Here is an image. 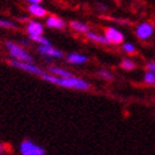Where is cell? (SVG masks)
<instances>
[{"mask_svg": "<svg viewBox=\"0 0 155 155\" xmlns=\"http://www.w3.org/2000/svg\"><path fill=\"white\" fill-rule=\"evenodd\" d=\"M154 34H155V25L150 20L139 23L135 28V35L139 41H143V42L149 41L153 38Z\"/></svg>", "mask_w": 155, "mask_h": 155, "instance_id": "cell-3", "label": "cell"}, {"mask_svg": "<svg viewBox=\"0 0 155 155\" xmlns=\"http://www.w3.org/2000/svg\"><path fill=\"white\" fill-rule=\"evenodd\" d=\"M97 9L100 10V12H107L108 10V8H107V5H105V4H102V3H97Z\"/></svg>", "mask_w": 155, "mask_h": 155, "instance_id": "cell-22", "label": "cell"}, {"mask_svg": "<svg viewBox=\"0 0 155 155\" xmlns=\"http://www.w3.org/2000/svg\"><path fill=\"white\" fill-rule=\"evenodd\" d=\"M143 82L146 86H155V73L146 69L144 76H143Z\"/></svg>", "mask_w": 155, "mask_h": 155, "instance_id": "cell-16", "label": "cell"}, {"mask_svg": "<svg viewBox=\"0 0 155 155\" xmlns=\"http://www.w3.org/2000/svg\"><path fill=\"white\" fill-rule=\"evenodd\" d=\"M154 117H155V115H154Z\"/></svg>", "mask_w": 155, "mask_h": 155, "instance_id": "cell-25", "label": "cell"}, {"mask_svg": "<svg viewBox=\"0 0 155 155\" xmlns=\"http://www.w3.org/2000/svg\"><path fill=\"white\" fill-rule=\"evenodd\" d=\"M29 4H42L43 0H27Z\"/></svg>", "mask_w": 155, "mask_h": 155, "instance_id": "cell-24", "label": "cell"}, {"mask_svg": "<svg viewBox=\"0 0 155 155\" xmlns=\"http://www.w3.org/2000/svg\"><path fill=\"white\" fill-rule=\"evenodd\" d=\"M19 151L21 155H44L45 154V149L39 145H37L32 140L23 141L19 146Z\"/></svg>", "mask_w": 155, "mask_h": 155, "instance_id": "cell-4", "label": "cell"}, {"mask_svg": "<svg viewBox=\"0 0 155 155\" xmlns=\"http://www.w3.org/2000/svg\"><path fill=\"white\" fill-rule=\"evenodd\" d=\"M0 28L4 29H15L17 24L12 20H6V19H0Z\"/></svg>", "mask_w": 155, "mask_h": 155, "instance_id": "cell-20", "label": "cell"}, {"mask_svg": "<svg viewBox=\"0 0 155 155\" xmlns=\"http://www.w3.org/2000/svg\"><path fill=\"white\" fill-rule=\"evenodd\" d=\"M48 71L49 73L54 74V76H58V77H69V76H73L72 73H69L67 69H63L58 66H49L48 67Z\"/></svg>", "mask_w": 155, "mask_h": 155, "instance_id": "cell-14", "label": "cell"}, {"mask_svg": "<svg viewBox=\"0 0 155 155\" xmlns=\"http://www.w3.org/2000/svg\"><path fill=\"white\" fill-rule=\"evenodd\" d=\"M66 62L68 64H84L88 62V57L82 53H71L67 56Z\"/></svg>", "mask_w": 155, "mask_h": 155, "instance_id": "cell-8", "label": "cell"}, {"mask_svg": "<svg viewBox=\"0 0 155 155\" xmlns=\"http://www.w3.org/2000/svg\"><path fill=\"white\" fill-rule=\"evenodd\" d=\"M45 24H47V27L53 28V29H63L66 27L64 21L62 20L61 18H58V17H54V15H51V17L47 18Z\"/></svg>", "mask_w": 155, "mask_h": 155, "instance_id": "cell-12", "label": "cell"}, {"mask_svg": "<svg viewBox=\"0 0 155 155\" xmlns=\"http://www.w3.org/2000/svg\"><path fill=\"white\" fill-rule=\"evenodd\" d=\"M122 52L126 53V54H135L136 53L135 44L130 43V42H124L122 43Z\"/></svg>", "mask_w": 155, "mask_h": 155, "instance_id": "cell-17", "label": "cell"}, {"mask_svg": "<svg viewBox=\"0 0 155 155\" xmlns=\"http://www.w3.org/2000/svg\"><path fill=\"white\" fill-rule=\"evenodd\" d=\"M9 63L13 67L18 68V69H21V71H24L27 73H32V74H37V76H42L44 73L42 68H39L38 66H35L33 63H30V62H23V61H18V59H12Z\"/></svg>", "mask_w": 155, "mask_h": 155, "instance_id": "cell-5", "label": "cell"}, {"mask_svg": "<svg viewBox=\"0 0 155 155\" xmlns=\"http://www.w3.org/2000/svg\"><path fill=\"white\" fill-rule=\"evenodd\" d=\"M43 30H44V27L42 23L35 20H29L27 25V32L29 35H41L43 34Z\"/></svg>", "mask_w": 155, "mask_h": 155, "instance_id": "cell-10", "label": "cell"}, {"mask_svg": "<svg viewBox=\"0 0 155 155\" xmlns=\"http://www.w3.org/2000/svg\"><path fill=\"white\" fill-rule=\"evenodd\" d=\"M5 47L8 49V53L10 54V57L13 59H18V61H23V62H30L33 63V57L27 52V49H24L21 45L8 41L5 43Z\"/></svg>", "mask_w": 155, "mask_h": 155, "instance_id": "cell-2", "label": "cell"}, {"mask_svg": "<svg viewBox=\"0 0 155 155\" xmlns=\"http://www.w3.org/2000/svg\"><path fill=\"white\" fill-rule=\"evenodd\" d=\"M71 28L74 30V32L77 33H83V34H86L88 30H90V25L86 24V23H83V21H78V20H73L71 21Z\"/></svg>", "mask_w": 155, "mask_h": 155, "instance_id": "cell-13", "label": "cell"}, {"mask_svg": "<svg viewBox=\"0 0 155 155\" xmlns=\"http://www.w3.org/2000/svg\"><path fill=\"white\" fill-rule=\"evenodd\" d=\"M146 69L148 71H151V72H154L155 73V61H149L148 63H146Z\"/></svg>", "mask_w": 155, "mask_h": 155, "instance_id": "cell-21", "label": "cell"}, {"mask_svg": "<svg viewBox=\"0 0 155 155\" xmlns=\"http://www.w3.org/2000/svg\"><path fill=\"white\" fill-rule=\"evenodd\" d=\"M42 78L44 81H47L49 83L57 84L59 87H64V88H72V90H78V91H87L90 90L91 84L88 81L80 78L76 76H69V77H58L54 76L52 73H43Z\"/></svg>", "mask_w": 155, "mask_h": 155, "instance_id": "cell-1", "label": "cell"}, {"mask_svg": "<svg viewBox=\"0 0 155 155\" xmlns=\"http://www.w3.org/2000/svg\"><path fill=\"white\" fill-rule=\"evenodd\" d=\"M5 151H6V146L3 143H0V154H4Z\"/></svg>", "mask_w": 155, "mask_h": 155, "instance_id": "cell-23", "label": "cell"}, {"mask_svg": "<svg viewBox=\"0 0 155 155\" xmlns=\"http://www.w3.org/2000/svg\"><path fill=\"white\" fill-rule=\"evenodd\" d=\"M38 52L42 56H44L45 59H58L63 58V52L54 48L52 44H38Z\"/></svg>", "mask_w": 155, "mask_h": 155, "instance_id": "cell-6", "label": "cell"}, {"mask_svg": "<svg viewBox=\"0 0 155 155\" xmlns=\"http://www.w3.org/2000/svg\"><path fill=\"white\" fill-rule=\"evenodd\" d=\"M29 38H30L32 42H35L38 44H52L47 38L43 37V34H41V35H29Z\"/></svg>", "mask_w": 155, "mask_h": 155, "instance_id": "cell-19", "label": "cell"}, {"mask_svg": "<svg viewBox=\"0 0 155 155\" xmlns=\"http://www.w3.org/2000/svg\"><path fill=\"white\" fill-rule=\"evenodd\" d=\"M86 35H87V38L90 41L95 42V43L104 44V45L110 44V42H108V39L105 37V34H98V33H95V32H91V30H88V32L86 33Z\"/></svg>", "mask_w": 155, "mask_h": 155, "instance_id": "cell-11", "label": "cell"}, {"mask_svg": "<svg viewBox=\"0 0 155 155\" xmlns=\"http://www.w3.org/2000/svg\"><path fill=\"white\" fill-rule=\"evenodd\" d=\"M97 74H98L100 78H102L105 81H112L114 80V74L108 71V69H100L97 72Z\"/></svg>", "mask_w": 155, "mask_h": 155, "instance_id": "cell-18", "label": "cell"}, {"mask_svg": "<svg viewBox=\"0 0 155 155\" xmlns=\"http://www.w3.org/2000/svg\"><path fill=\"white\" fill-rule=\"evenodd\" d=\"M28 12L30 15H33L35 18H44L48 14L47 9L44 6H42V4H29Z\"/></svg>", "mask_w": 155, "mask_h": 155, "instance_id": "cell-9", "label": "cell"}, {"mask_svg": "<svg viewBox=\"0 0 155 155\" xmlns=\"http://www.w3.org/2000/svg\"><path fill=\"white\" fill-rule=\"evenodd\" d=\"M120 67L124 69V71H134L136 68V62L131 58H124L120 62Z\"/></svg>", "mask_w": 155, "mask_h": 155, "instance_id": "cell-15", "label": "cell"}, {"mask_svg": "<svg viewBox=\"0 0 155 155\" xmlns=\"http://www.w3.org/2000/svg\"><path fill=\"white\" fill-rule=\"evenodd\" d=\"M105 37L108 39L110 44L119 45L125 42V35H124V33L115 27H107L105 29Z\"/></svg>", "mask_w": 155, "mask_h": 155, "instance_id": "cell-7", "label": "cell"}]
</instances>
